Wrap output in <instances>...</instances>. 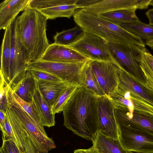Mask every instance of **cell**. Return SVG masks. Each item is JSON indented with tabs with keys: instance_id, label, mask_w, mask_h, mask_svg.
Here are the masks:
<instances>
[{
	"instance_id": "6da1fadb",
	"label": "cell",
	"mask_w": 153,
	"mask_h": 153,
	"mask_svg": "<svg viewBox=\"0 0 153 153\" xmlns=\"http://www.w3.org/2000/svg\"><path fill=\"white\" fill-rule=\"evenodd\" d=\"M98 97L79 87L63 108L64 125L79 136L92 141L99 131Z\"/></svg>"
},
{
	"instance_id": "7a4b0ae2",
	"label": "cell",
	"mask_w": 153,
	"mask_h": 153,
	"mask_svg": "<svg viewBox=\"0 0 153 153\" xmlns=\"http://www.w3.org/2000/svg\"><path fill=\"white\" fill-rule=\"evenodd\" d=\"M48 20L39 10L29 7L15 19L18 39L30 63L40 60L50 45L46 32Z\"/></svg>"
},
{
	"instance_id": "3957f363",
	"label": "cell",
	"mask_w": 153,
	"mask_h": 153,
	"mask_svg": "<svg viewBox=\"0 0 153 153\" xmlns=\"http://www.w3.org/2000/svg\"><path fill=\"white\" fill-rule=\"evenodd\" d=\"M73 16L77 25L85 32L98 36L107 42H130L145 45L143 41L136 36L118 25L83 9L76 10Z\"/></svg>"
},
{
	"instance_id": "277c9868",
	"label": "cell",
	"mask_w": 153,
	"mask_h": 153,
	"mask_svg": "<svg viewBox=\"0 0 153 153\" xmlns=\"http://www.w3.org/2000/svg\"><path fill=\"white\" fill-rule=\"evenodd\" d=\"M9 87L6 92L7 104L16 115L35 149L39 153H48L56 146L51 138L47 135L44 126L37 123L22 108L13 96Z\"/></svg>"
},
{
	"instance_id": "5b68a950",
	"label": "cell",
	"mask_w": 153,
	"mask_h": 153,
	"mask_svg": "<svg viewBox=\"0 0 153 153\" xmlns=\"http://www.w3.org/2000/svg\"><path fill=\"white\" fill-rule=\"evenodd\" d=\"M108 49L114 61L122 68L134 76L143 86H148L140 66L145 45L130 42H107Z\"/></svg>"
},
{
	"instance_id": "8992f818",
	"label": "cell",
	"mask_w": 153,
	"mask_h": 153,
	"mask_svg": "<svg viewBox=\"0 0 153 153\" xmlns=\"http://www.w3.org/2000/svg\"><path fill=\"white\" fill-rule=\"evenodd\" d=\"M87 62L68 63L40 60L30 64L26 70L33 69L46 72L58 76L70 85L82 87V72Z\"/></svg>"
},
{
	"instance_id": "52a82bcc",
	"label": "cell",
	"mask_w": 153,
	"mask_h": 153,
	"mask_svg": "<svg viewBox=\"0 0 153 153\" xmlns=\"http://www.w3.org/2000/svg\"><path fill=\"white\" fill-rule=\"evenodd\" d=\"M15 19L12 22V39L10 61V82L12 88L25 76L30 61L26 51L19 41L16 34Z\"/></svg>"
},
{
	"instance_id": "ba28073f",
	"label": "cell",
	"mask_w": 153,
	"mask_h": 153,
	"mask_svg": "<svg viewBox=\"0 0 153 153\" xmlns=\"http://www.w3.org/2000/svg\"><path fill=\"white\" fill-rule=\"evenodd\" d=\"M118 126L119 139L127 152L153 153V134L144 131Z\"/></svg>"
},
{
	"instance_id": "9c48e42d",
	"label": "cell",
	"mask_w": 153,
	"mask_h": 153,
	"mask_svg": "<svg viewBox=\"0 0 153 153\" xmlns=\"http://www.w3.org/2000/svg\"><path fill=\"white\" fill-rule=\"evenodd\" d=\"M69 47L92 60L114 61L109 53L107 41L91 33L85 32L81 39Z\"/></svg>"
},
{
	"instance_id": "30bf717a",
	"label": "cell",
	"mask_w": 153,
	"mask_h": 153,
	"mask_svg": "<svg viewBox=\"0 0 153 153\" xmlns=\"http://www.w3.org/2000/svg\"><path fill=\"white\" fill-rule=\"evenodd\" d=\"M89 63L101 88L110 97L117 88L120 67L114 61L90 59Z\"/></svg>"
},
{
	"instance_id": "8fae6325",
	"label": "cell",
	"mask_w": 153,
	"mask_h": 153,
	"mask_svg": "<svg viewBox=\"0 0 153 153\" xmlns=\"http://www.w3.org/2000/svg\"><path fill=\"white\" fill-rule=\"evenodd\" d=\"M115 104L107 96L98 97V112L99 131L114 139L119 138L118 127L114 112Z\"/></svg>"
},
{
	"instance_id": "7c38bea8",
	"label": "cell",
	"mask_w": 153,
	"mask_h": 153,
	"mask_svg": "<svg viewBox=\"0 0 153 153\" xmlns=\"http://www.w3.org/2000/svg\"><path fill=\"white\" fill-rule=\"evenodd\" d=\"M114 112L118 125L145 131L153 134V115L116 106Z\"/></svg>"
},
{
	"instance_id": "4fadbf2b",
	"label": "cell",
	"mask_w": 153,
	"mask_h": 153,
	"mask_svg": "<svg viewBox=\"0 0 153 153\" xmlns=\"http://www.w3.org/2000/svg\"><path fill=\"white\" fill-rule=\"evenodd\" d=\"M151 0H92V4L83 9L96 15L114 10L131 8L146 9Z\"/></svg>"
},
{
	"instance_id": "5bb4252c",
	"label": "cell",
	"mask_w": 153,
	"mask_h": 153,
	"mask_svg": "<svg viewBox=\"0 0 153 153\" xmlns=\"http://www.w3.org/2000/svg\"><path fill=\"white\" fill-rule=\"evenodd\" d=\"M90 60L68 46L55 44H50L41 60L68 63L85 62Z\"/></svg>"
},
{
	"instance_id": "9a60e30c",
	"label": "cell",
	"mask_w": 153,
	"mask_h": 153,
	"mask_svg": "<svg viewBox=\"0 0 153 153\" xmlns=\"http://www.w3.org/2000/svg\"><path fill=\"white\" fill-rule=\"evenodd\" d=\"M30 0H5L0 4V29L5 30L19 13L27 8Z\"/></svg>"
},
{
	"instance_id": "2e32d148",
	"label": "cell",
	"mask_w": 153,
	"mask_h": 153,
	"mask_svg": "<svg viewBox=\"0 0 153 153\" xmlns=\"http://www.w3.org/2000/svg\"><path fill=\"white\" fill-rule=\"evenodd\" d=\"M39 91L51 108L67 87L70 85L64 81H37Z\"/></svg>"
},
{
	"instance_id": "e0dca14e",
	"label": "cell",
	"mask_w": 153,
	"mask_h": 153,
	"mask_svg": "<svg viewBox=\"0 0 153 153\" xmlns=\"http://www.w3.org/2000/svg\"><path fill=\"white\" fill-rule=\"evenodd\" d=\"M92 146L97 153H128L119 138L108 137L98 131L92 140Z\"/></svg>"
},
{
	"instance_id": "ac0fdd59",
	"label": "cell",
	"mask_w": 153,
	"mask_h": 153,
	"mask_svg": "<svg viewBox=\"0 0 153 153\" xmlns=\"http://www.w3.org/2000/svg\"><path fill=\"white\" fill-rule=\"evenodd\" d=\"M12 22L5 30L1 52L0 72L3 75L5 81L8 85L10 82V66L12 39Z\"/></svg>"
},
{
	"instance_id": "d6986e66",
	"label": "cell",
	"mask_w": 153,
	"mask_h": 153,
	"mask_svg": "<svg viewBox=\"0 0 153 153\" xmlns=\"http://www.w3.org/2000/svg\"><path fill=\"white\" fill-rule=\"evenodd\" d=\"M33 102L38 111L44 126L50 127L55 125V114L45 100L37 85L32 96Z\"/></svg>"
},
{
	"instance_id": "ffe728a7",
	"label": "cell",
	"mask_w": 153,
	"mask_h": 153,
	"mask_svg": "<svg viewBox=\"0 0 153 153\" xmlns=\"http://www.w3.org/2000/svg\"><path fill=\"white\" fill-rule=\"evenodd\" d=\"M27 71L24 77L12 89L20 98L27 102H30L32 101V96L37 82L30 72Z\"/></svg>"
},
{
	"instance_id": "44dd1931",
	"label": "cell",
	"mask_w": 153,
	"mask_h": 153,
	"mask_svg": "<svg viewBox=\"0 0 153 153\" xmlns=\"http://www.w3.org/2000/svg\"><path fill=\"white\" fill-rule=\"evenodd\" d=\"M136 8L121 9L100 14L98 16L114 24L133 22L139 21Z\"/></svg>"
},
{
	"instance_id": "7402d4cb",
	"label": "cell",
	"mask_w": 153,
	"mask_h": 153,
	"mask_svg": "<svg viewBox=\"0 0 153 153\" xmlns=\"http://www.w3.org/2000/svg\"><path fill=\"white\" fill-rule=\"evenodd\" d=\"M117 25L143 41L146 42L153 40V26L140 20L133 22L119 23Z\"/></svg>"
},
{
	"instance_id": "603a6c76",
	"label": "cell",
	"mask_w": 153,
	"mask_h": 153,
	"mask_svg": "<svg viewBox=\"0 0 153 153\" xmlns=\"http://www.w3.org/2000/svg\"><path fill=\"white\" fill-rule=\"evenodd\" d=\"M85 32L78 25L74 28L60 32H57L53 37L56 44L69 47L79 41Z\"/></svg>"
},
{
	"instance_id": "cb8c5ba5",
	"label": "cell",
	"mask_w": 153,
	"mask_h": 153,
	"mask_svg": "<svg viewBox=\"0 0 153 153\" xmlns=\"http://www.w3.org/2000/svg\"><path fill=\"white\" fill-rule=\"evenodd\" d=\"M89 60L87 62L82 71V87L98 97L106 96L101 88L92 70Z\"/></svg>"
},
{
	"instance_id": "d4e9b609",
	"label": "cell",
	"mask_w": 153,
	"mask_h": 153,
	"mask_svg": "<svg viewBox=\"0 0 153 153\" xmlns=\"http://www.w3.org/2000/svg\"><path fill=\"white\" fill-rule=\"evenodd\" d=\"M5 111L17 141L18 146L21 150L24 152L25 151V130L7 103L5 106Z\"/></svg>"
},
{
	"instance_id": "484cf974",
	"label": "cell",
	"mask_w": 153,
	"mask_h": 153,
	"mask_svg": "<svg viewBox=\"0 0 153 153\" xmlns=\"http://www.w3.org/2000/svg\"><path fill=\"white\" fill-rule=\"evenodd\" d=\"M78 9L76 4L63 5L39 10L48 19H53L59 17L70 19Z\"/></svg>"
},
{
	"instance_id": "4316f807",
	"label": "cell",
	"mask_w": 153,
	"mask_h": 153,
	"mask_svg": "<svg viewBox=\"0 0 153 153\" xmlns=\"http://www.w3.org/2000/svg\"><path fill=\"white\" fill-rule=\"evenodd\" d=\"M140 66L146 85L153 90V56L147 49L143 54Z\"/></svg>"
},
{
	"instance_id": "83f0119b",
	"label": "cell",
	"mask_w": 153,
	"mask_h": 153,
	"mask_svg": "<svg viewBox=\"0 0 153 153\" xmlns=\"http://www.w3.org/2000/svg\"><path fill=\"white\" fill-rule=\"evenodd\" d=\"M77 0H30L27 7L39 10L63 5L76 4Z\"/></svg>"
},
{
	"instance_id": "f1b7e54d",
	"label": "cell",
	"mask_w": 153,
	"mask_h": 153,
	"mask_svg": "<svg viewBox=\"0 0 153 153\" xmlns=\"http://www.w3.org/2000/svg\"><path fill=\"white\" fill-rule=\"evenodd\" d=\"M79 87L76 85H70L67 87L51 108L53 113L54 114L62 111L65 103Z\"/></svg>"
},
{
	"instance_id": "f546056e",
	"label": "cell",
	"mask_w": 153,
	"mask_h": 153,
	"mask_svg": "<svg viewBox=\"0 0 153 153\" xmlns=\"http://www.w3.org/2000/svg\"><path fill=\"white\" fill-rule=\"evenodd\" d=\"M12 94L14 97L26 111L38 124L44 126L41 120L39 113L33 104L32 101L27 102L20 98L12 90Z\"/></svg>"
},
{
	"instance_id": "4dcf8cb0",
	"label": "cell",
	"mask_w": 153,
	"mask_h": 153,
	"mask_svg": "<svg viewBox=\"0 0 153 153\" xmlns=\"http://www.w3.org/2000/svg\"><path fill=\"white\" fill-rule=\"evenodd\" d=\"M27 70L30 72L37 81H63L58 76L46 72L33 69Z\"/></svg>"
},
{
	"instance_id": "1f68e13d",
	"label": "cell",
	"mask_w": 153,
	"mask_h": 153,
	"mask_svg": "<svg viewBox=\"0 0 153 153\" xmlns=\"http://www.w3.org/2000/svg\"><path fill=\"white\" fill-rule=\"evenodd\" d=\"M0 150L4 153H24L16 143L10 139L3 140L2 146Z\"/></svg>"
},
{
	"instance_id": "d6a6232c",
	"label": "cell",
	"mask_w": 153,
	"mask_h": 153,
	"mask_svg": "<svg viewBox=\"0 0 153 153\" xmlns=\"http://www.w3.org/2000/svg\"><path fill=\"white\" fill-rule=\"evenodd\" d=\"M2 132L3 140L7 139H11L16 143L18 146L17 141L15 137L8 117L6 114V113L3 131Z\"/></svg>"
},
{
	"instance_id": "836d02e7",
	"label": "cell",
	"mask_w": 153,
	"mask_h": 153,
	"mask_svg": "<svg viewBox=\"0 0 153 153\" xmlns=\"http://www.w3.org/2000/svg\"><path fill=\"white\" fill-rule=\"evenodd\" d=\"M26 131L25 137V151L24 153H39L35 149L30 139L29 135Z\"/></svg>"
},
{
	"instance_id": "e575fe53",
	"label": "cell",
	"mask_w": 153,
	"mask_h": 153,
	"mask_svg": "<svg viewBox=\"0 0 153 153\" xmlns=\"http://www.w3.org/2000/svg\"><path fill=\"white\" fill-rule=\"evenodd\" d=\"M5 116L6 111L0 110V127L2 132L3 131Z\"/></svg>"
},
{
	"instance_id": "d590c367",
	"label": "cell",
	"mask_w": 153,
	"mask_h": 153,
	"mask_svg": "<svg viewBox=\"0 0 153 153\" xmlns=\"http://www.w3.org/2000/svg\"><path fill=\"white\" fill-rule=\"evenodd\" d=\"M74 153H97L92 146L88 149H79L74 150Z\"/></svg>"
},
{
	"instance_id": "8d00e7d4",
	"label": "cell",
	"mask_w": 153,
	"mask_h": 153,
	"mask_svg": "<svg viewBox=\"0 0 153 153\" xmlns=\"http://www.w3.org/2000/svg\"><path fill=\"white\" fill-rule=\"evenodd\" d=\"M146 14L149 20V25L153 26V8L149 10Z\"/></svg>"
},
{
	"instance_id": "74e56055",
	"label": "cell",
	"mask_w": 153,
	"mask_h": 153,
	"mask_svg": "<svg viewBox=\"0 0 153 153\" xmlns=\"http://www.w3.org/2000/svg\"><path fill=\"white\" fill-rule=\"evenodd\" d=\"M145 44L153 50V40L146 42Z\"/></svg>"
},
{
	"instance_id": "f35d334b",
	"label": "cell",
	"mask_w": 153,
	"mask_h": 153,
	"mask_svg": "<svg viewBox=\"0 0 153 153\" xmlns=\"http://www.w3.org/2000/svg\"><path fill=\"white\" fill-rule=\"evenodd\" d=\"M149 5L153 6V0H151V1L149 3Z\"/></svg>"
},
{
	"instance_id": "ab89813d",
	"label": "cell",
	"mask_w": 153,
	"mask_h": 153,
	"mask_svg": "<svg viewBox=\"0 0 153 153\" xmlns=\"http://www.w3.org/2000/svg\"><path fill=\"white\" fill-rule=\"evenodd\" d=\"M0 153H4L1 150H0Z\"/></svg>"
},
{
	"instance_id": "60d3db41",
	"label": "cell",
	"mask_w": 153,
	"mask_h": 153,
	"mask_svg": "<svg viewBox=\"0 0 153 153\" xmlns=\"http://www.w3.org/2000/svg\"><path fill=\"white\" fill-rule=\"evenodd\" d=\"M128 153H134V152H127Z\"/></svg>"
}]
</instances>
